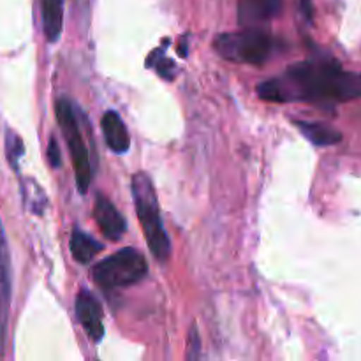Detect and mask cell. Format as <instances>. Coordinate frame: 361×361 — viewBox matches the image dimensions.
Here are the masks:
<instances>
[{
  "instance_id": "1",
  "label": "cell",
  "mask_w": 361,
  "mask_h": 361,
  "mask_svg": "<svg viewBox=\"0 0 361 361\" xmlns=\"http://www.w3.org/2000/svg\"><path fill=\"white\" fill-rule=\"evenodd\" d=\"M257 95L268 102H310L334 108L361 97V74L348 73L331 56L303 60L284 74L257 85Z\"/></svg>"
},
{
  "instance_id": "2",
  "label": "cell",
  "mask_w": 361,
  "mask_h": 361,
  "mask_svg": "<svg viewBox=\"0 0 361 361\" xmlns=\"http://www.w3.org/2000/svg\"><path fill=\"white\" fill-rule=\"evenodd\" d=\"M130 189H133L134 207H136V214L148 249L159 263H166L171 256V242H169L168 231L162 224L157 194H155L150 176L143 171L136 173L130 182Z\"/></svg>"
},
{
  "instance_id": "3",
  "label": "cell",
  "mask_w": 361,
  "mask_h": 361,
  "mask_svg": "<svg viewBox=\"0 0 361 361\" xmlns=\"http://www.w3.org/2000/svg\"><path fill=\"white\" fill-rule=\"evenodd\" d=\"M214 48L222 59L238 63L261 66L279 48V42L268 32L257 27H245L243 30L217 35Z\"/></svg>"
},
{
  "instance_id": "4",
  "label": "cell",
  "mask_w": 361,
  "mask_h": 361,
  "mask_svg": "<svg viewBox=\"0 0 361 361\" xmlns=\"http://www.w3.org/2000/svg\"><path fill=\"white\" fill-rule=\"evenodd\" d=\"M147 274L148 264L143 254H140L133 247H126V249L111 254L101 263H97V267L92 270L94 282L104 291L137 284L147 277Z\"/></svg>"
},
{
  "instance_id": "5",
  "label": "cell",
  "mask_w": 361,
  "mask_h": 361,
  "mask_svg": "<svg viewBox=\"0 0 361 361\" xmlns=\"http://www.w3.org/2000/svg\"><path fill=\"white\" fill-rule=\"evenodd\" d=\"M55 115L56 120H59L60 129H62L63 137H66L67 147H69L78 190L81 194H87L92 182L90 155H88L87 147H85L83 136H81L80 126H78L76 115H74V108L69 99L60 97L55 102Z\"/></svg>"
},
{
  "instance_id": "6",
  "label": "cell",
  "mask_w": 361,
  "mask_h": 361,
  "mask_svg": "<svg viewBox=\"0 0 361 361\" xmlns=\"http://www.w3.org/2000/svg\"><path fill=\"white\" fill-rule=\"evenodd\" d=\"M11 291H13V279H11V254L7 247L6 231L0 222V355H4L7 341V324H9Z\"/></svg>"
},
{
  "instance_id": "7",
  "label": "cell",
  "mask_w": 361,
  "mask_h": 361,
  "mask_svg": "<svg viewBox=\"0 0 361 361\" xmlns=\"http://www.w3.org/2000/svg\"><path fill=\"white\" fill-rule=\"evenodd\" d=\"M76 316L81 326L94 342H99L104 337V316L102 307L94 295L87 289H81L76 296Z\"/></svg>"
},
{
  "instance_id": "8",
  "label": "cell",
  "mask_w": 361,
  "mask_h": 361,
  "mask_svg": "<svg viewBox=\"0 0 361 361\" xmlns=\"http://www.w3.org/2000/svg\"><path fill=\"white\" fill-rule=\"evenodd\" d=\"M94 217L95 221H97V226L99 229H101L102 235H104L106 238L113 240V242L122 238V235L126 233V219H123V215L116 210L115 204H113L108 197L102 196V194H97V197H95Z\"/></svg>"
},
{
  "instance_id": "9",
  "label": "cell",
  "mask_w": 361,
  "mask_h": 361,
  "mask_svg": "<svg viewBox=\"0 0 361 361\" xmlns=\"http://www.w3.org/2000/svg\"><path fill=\"white\" fill-rule=\"evenodd\" d=\"M282 11V0H238V23L256 27L274 20Z\"/></svg>"
},
{
  "instance_id": "10",
  "label": "cell",
  "mask_w": 361,
  "mask_h": 361,
  "mask_svg": "<svg viewBox=\"0 0 361 361\" xmlns=\"http://www.w3.org/2000/svg\"><path fill=\"white\" fill-rule=\"evenodd\" d=\"M102 134H104L106 145L111 148L115 154H126L130 147V136L129 130H127L126 123L120 118V115L116 111H106L104 116L101 120Z\"/></svg>"
},
{
  "instance_id": "11",
  "label": "cell",
  "mask_w": 361,
  "mask_h": 361,
  "mask_svg": "<svg viewBox=\"0 0 361 361\" xmlns=\"http://www.w3.org/2000/svg\"><path fill=\"white\" fill-rule=\"evenodd\" d=\"M295 126L302 130L303 136L312 141L317 147H331L342 141V134L337 129L323 122H312V120H295Z\"/></svg>"
},
{
  "instance_id": "12",
  "label": "cell",
  "mask_w": 361,
  "mask_h": 361,
  "mask_svg": "<svg viewBox=\"0 0 361 361\" xmlns=\"http://www.w3.org/2000/svg\"><path fill=\"white\" fill-rule=\"evenodd\" d=\"M41 16L46 39L56 42L63 27V0H41Z\"/></svg>"
},
{
  "instance_id": "13",
  "label": "cell",
  "mask_w": 361,
  "mask_h": 361,
  "mask_svg": "<svg viewBox=\"0 0 361 361\" xmlns=\"http://www.w3.org/2000/svg\"><path fill=\"white\" fill-rule=\"evenodd\" d=\"M102 250V243H99L97 240L92 238L88 233L80 231V229H74L73 235H71V252L73 257L81 264H87L97 256Z\"/></svg>"
},
{
  "instance_id": "14",
  "label": "cell",
  "mask_w": 361,
  "mask_h": 361,
  "mask_svg": "<svg viewBox=\"0 0 361 361\" xmlns=\"http://www.w3.org/2000/svg\"><path fill=\"white\" fill-rule=\"evenodd\" d=\"M6 155L11 168H13L14 171H18V162L23 157V141H21V137L11 129L7 130L6 136Z\"/></svg>"
},
{
  "instance_id": "15",
  "label": "cell",
  "mask_w": 361,
  "mask_h": 361,
  "mask_svg": "<svg viewBox=\"0 0 361 361\" xmlns=\"http://www.w3.org/2000/svg\"><path fill=\"white\" fill-rule=\"evenodd\" d=\"M148 67H154V69L157 71L162 78H166V80H173L176 74L175 63H173L169 59H166L162 49H155V51H152L150 59H148Z\"/></svg>"
},
{
  "instance_id": "16",
  "label": "cell",
  "mask_w": 361,
  "mask_h": 361,
  "mask_svg": "<svg viewBox=\"0 0 361 361\" xmlns=\"http://www.w3.org/2000/svg\"><path fill=\"white\" fill-rule=\"evenodd\" d=\"M201 356V341L197 334V326L192 324L189 331V342H187V360H197Z\"/></svg>"
},
{
  "instance_id": "17",
  "label": "cell",
  "mask_w": 361,
  "mask_h": 361,
  "mask_svg": "<svg viewBox=\"0 0 361 361\" xmlns=\"http://www.w3.org/2000/svg\"><path fill=\"white\" fill-rule=\"evenodd\" d=\"M48 161H49V164H51V168H60V164H62V155H60L59 143H56L55 137H49Z\"/></svg>"
},
{
  "instance_id": "18",
  "label": "cell",
  "mask_w": 361,
  "mask_h": 361,
  "mask_svg": "<svg viewBox=\"0 0 361 361\" xmlns=\"http://www.w3.org/2000/svg\"><path fill=\"white\" fill-rule=\"evenodd\" d=\"M300 7H302V13H303V16H305V20L312 21V18H314L312 0H300Z\"/></svg>"
}]
</instances>
